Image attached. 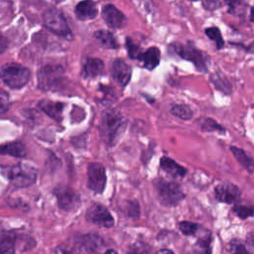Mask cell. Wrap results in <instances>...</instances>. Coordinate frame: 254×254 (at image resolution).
I'll return each mask as SVG.
<instances>
[{
    "instance_id": "12",
    "label": "cell",
    "mask_w": 254,
    "mask_h": 254,
    "mask_svg": "<svg viewBox=\"0 0 254 254\" xmlns=\"http://www.w3.org/2000/svg\"><path fill=\"white\" fill-rule=\"evenodd\" d=\"M110 73L113 79L121 86L127 85L131 79L132 69L129 64H127L121 59H115L110 64Z\"/></svg>"
},
{
    "instance_id": "5",
    "label": "cell",
    "mask_w": 254,
    "mask_h": 254,
    "mask_svg": "<svg viewBox=\"0 0 254 254\" xmlns=\"http://www.w3.org/2000/svg\"><path fill=\"white\" fill-rule=\"evenodd\" d=\"M0 76L3 81L12 88H21L31 77L30 70L19 64H6L0 69Z\"/></svg>"
},
{
    "instance_id": "26",
    "label": "cell",
    "mask_w": 254,
    "mask_h": 254,
    "mask_svg": "<svg viewBox=\"0 0 254 254\" xmlns=\"http://www.w3.org/2000/svg\"><path fill=\"white\" fill-rule=\"evenodd\" d=\"M205 35L211 39L213 42H215V46L217 50H220L224 46V41L222 38V35L220 33V30L217 27H209L205 29L204 31Z\"/></svg>"
},
{
    "instance_id": "37",
    "label": "cell",
    "mask_w": 254,
    "mask_h": 254,
    "mask_svg": "<svg viewBox=\"0 0 254 254\" xmlns=\"http://www.w3.org/2000/svg\"><path fill=\"white\" fill-rule=\"evenodd\" d=\"M157 254H174V253L170 249H161V250H159V252Z\"/></svg>"
},
{
    "instance_id": "36",
    "label": "cell",
    "mask_w": 254,
    "mask_h": 254,
    "mask_svg": "<svg viewBox=\"0 0 254 254\" xmlns=\"http://www.w3.org/2000/svg\"><path fill=\"white\" fill-rule=\"evenodd\" d=\"M7 48H8V41L2 34H0V54L5 52Z\"/></svg>"
},
{
    "instance_id": "1",
    "label": "cell",
    "mask_w": 254,
    "mask_h": 254,
    "mask_svg": "<svg viewBox=\"0 0 254 254\" xmlns=\"http://www.w3.org/2000/svg\"><path fill=\"white\" fill-rule=\"evenodd\" d=\"M125 125L126 120L119 111L115 109L103 111L99 122V134L101 139L108 146L114 145L124 131Z\"/></svg>"
},
{
    "instance_id": "4",
    "label": "cell",
    "mask_w": 254,
    "mask_h": 254,
    "mask_svg": "<svg viewBox=\"0 0 254 254\" xmlns=\"http://www.w3.org/2000/svg\"><path fill=\"white\" fill-rule=\"evenodd\" d=\"M170 49L173 50L180 58L191 62L195 68L200 72L207 71L209 62L208 55L196 49L191 42H188L187 44L174 43L171 45Z\"/></svg>"
},
{
    "instance_id": "6",
    "label": "cell",
    "mask_w": 254,
    "mask_h": 254,
    "mask_svg": "<svg viewBox=\"0 0 254 254\" xmlns=\"http://www.w3.org/2000/svg\"><path fill=\"white\" fill-rule=\"evenodd\" d=\"M5 174L14 186L19 188H27L36 182L38 172L31 165L19 163L7 169Z\"/></svg>"
},
{
    "instance_id": "28",
    "label": "cell",
    "mask_w": 254,
    "mask_h": 254,
    "mask_svg": "<svg viewBox=\"0 0 254 254\" xmlns=\"http://www.w3.org/2000/svg\"><path fill=\"white\" fill-rule=\"evenodd\" d=\"M229 254H250L245 245L239 240H232L229 243Z\"/></svg>"
},
{
    "instance_id": "15",
    "label": "cell",
    "mask_w": 254,
    "mask_h": 254,
    "mask_svg": "<svg viewBox=\"0 0 254 254\" xmlns=\"http://www.w3.org/2000/svg\"><path fill=\"white\" fill-rule=\"evenodd\" d=\"M74 13L78 20L87 21L94 19L97 16L98 10L93 1H81L75 6Z\"/></svg>"
},
{
    "instance_id": "25",
    "label": "cell",
    "mask_w": 254,
    "mask_h": 254,
    "mask_svg": "<svg viewBox=\"0 0 254 254\" xmlns=\"http://www.w3.org/2000/svg\"><path fill=\"white\" fill-rule=\"evenodd\" d=\"M171 113L183 120H189L192 117L191 109L186 104H175L171 108Z\"/></svg>"
},
{
    "instance_id": "35",
    "label": "cell",
    "mask_w": 254,
    "mask_h": 254,
    "mask_svg": "<svg viewBox=\"0 0 254 254\" xmlns=\"http://www.w3.org/2000/svg\"><path fill=\"white\" fill-rule=\"evenodd\" d=\"M131 205L129 206V211L128 214L131 216H137L139 214V205L136 201H132L130 202Z\"/></svg>"
},
{
    "instance_id": "29",
    "label": "cell",
    "mask_w": 254,
    "mask_h": 254,
    "mask_svg": "<svg viewBox=\"0 0 254 254\" xmlns=\"http://www.w3.org/2000/svg\"><path fill=\"white\" fill-rule=\"evenodd\" d=\"M180 230L185 234V235H194L196 231L198 230L199 225L193 222L190 221H182L179 224Z\"/></svg>"
},
{
    "instance_id": "10",
    "label": "cell",
    "mask_w": 254,
    "mask_h": 254,
    "mask_svg": "<svg viewBox=\"0 0 254 254\" xmlns=\"http://www.w3.org/2000/svg\"><path fill=\"white\" fill-rule=\"evenodd\" d=\"M86 220L100 227L110 228L114 225V218L109 210L100 203L92 204L86 211Z\"/></svg>"
},
{
    "instance_id": "8",
    "label": "cell",
    "mask_w": 254,
    "mask_h": 254,
    "mask_svg": "<svg viewBox=\"0 0 254 254\" xmlns=\"http://www.w3.org/2000/svg\"><path fill=\"white\" fill-rule=\"evenodd\" d=\"M64 69L61 65L47 64L38 71V85L43 90L56 89L64 80Z\"/></svg>"
},
{
    "instance_id": "27",
    "label": "cell",
    "mask_w": 254,
    "mask_h": 254,
    "mask_svg": "<svg viewBox=\"0 0 254 254\" xmlns=\"http://www.w3.org/2000/svg\"><path fill=\"white\" fill-rule=\"evenodd\" d=\"M126 49L130 59L140 61L143 52L141 48L136 43H134L130 38H126Z\"/></svg>"
},
{
    "instance_id": "17",
    "label": "cell",
    "mask_w": 254,
    "mask_h": 254,
    "mask_svg": "<svg viewBox=\"0 0 254 254\" xmlns=\"http://www.w3.org/2000/svg\"><path fill=\"white\" fill-rule=\"evenodd\" d=\"M38 105L51 118H53L54 120H57V121H62L63 110L64 107V104L63 102H57V101L44 99V100H41Z\"/></svg>"
},
{
    "instance_id": "19",
    "label": "cell",
    "mask_w": 254,
    "mask_h": 254,
    "mask_svg": "<svg viewBox=\"0 0 254 254\" xmlns=\"http://www.w3.org/2000/svg\"><path fill=\"white\" fill-rule=\"evenodd\" d=\"M161 53L157 47H151L143 52L140 61L143 63V66L149 70L156 68L160 63Z\"/></svg>"
},
{
    "instance_id": "2",
    "label": "cell",
    "mask_w": 254,
    "mask_h": 254,
    "mask_svg": "<svg viewBox=\"0 0 254 254\" xmlns=\"http://www.w3.org/2000/svg\"><path fill=\"white\" fill-rule=\"evenodd\" d=\"M104 245L103 239L94 233L70 238L57 248L58 254H92Z\"/></svg>"
},
{
    "instance_id": "33",
    "label": "cell",
    "mask_w": 254,
    "mask_h": 254,
    "mask_svg": "<svg viewBox=\"0 0 254 254\" xmlns=\"http://www.w3.org/2000/svg\"><path fill=\"white\" fill-rule=\"evenodd\" d=\"M244 3L241 2V1H230V2H227V5L229 6V9H228V13H231V14H239L240 13V10L242 9V7H240L241 5H243Z\"/></svg>"
},
{
    "instance_id": "24",
    "label": "cell",
    "mask_w": 254,
    "mask_h": 254,
    "mask_svg": "<svg viewBox=\"0 0 254 254\" xmlns=\"http://www.w3.org/2000/svg\"><path fill=\"white\" fill-rule=\"evenodd\" d=\"M210 242H211V237L210 233L204 234L202 237H200L195 246H194V251L196 254H210Z\"/></svg>"
},
{
    "instance_id": "20",
    "label": "cell",
    "mask_w": 254,
    "mask_h": 254,
    "mask_svg": "<svg viewBox=\"0 0 254 254\" xmlns=\"http://www.w3.org/2000/svg\"><path fill=\"white\" fill-rule=\"evenodd\" d=\"M15 234L0 230V254H15Z\"/></svg>"
},
{
    "instance_id": "32",
    "label": "cell",
    "mask_w": 254,
    "mask_h": 254,
    "mask_svg": "<svg viewBox=\"0 0 254 254\" xmlns=\"http://www.w3.org/2000/svg\"><path fill=\"white\" fill-rule=\"evenodd\" d=\"M8 108H9V96L5 91L0 90V114L6 112Z\"/></svg>"
},
{
    "instance_id": "7",
    "label": "cell",
    "mask_w": 254,
    "mask_h": 254,
    "mask_svg": "<svg viewBox=\"0 0 254 254\" xmlns=\"http://www.w3.org/2000/svg\"><path fill=\"white\" fill-rule=\"evenodd\" d=\"M43 21L46 28L61 37H71V32L64 13L55 7L47 9L43 14Z\"/></svg>"
},
{
    "instance_id": "21",
    "label": "cell",
    "mask_w": 254,
    "mask_h": 254,
    "mask_svg": "<svg viewBox=\"0 0 254 254\" xmlns=\"http://www.w3.org/2000/svg\"><path fill=\"white\" fill-rule=\"evenodd\" d=\"M94 37L97 42L105 49H117L119 47L116 38L113 33L106 30H98L94 33Z\"/></svg>"
},
{
    "instance_id": "38",
    "label": "cell",
    "mask_w": 254,
    "mask_h": 254,
    "mask_svg": "<svg viewBox=\"0 0 254 254\" xmlns=\"http://www.w3.org/2000/svg\"><path fill=\"white\" fill-rule=\"evenodd\" d=\"M101 254H117V252L115 250H113V249H108L104 253H101Z\"/></svg>"
},
{
    "instance_id": "34",
    "label": "cell",
    "mask_w": 254,
    "mask_h": 254,
    "mask_svg": "<svg viewBox=\"0 0 254 254\" xmlns=\"http://www.w3.org/2000/svg\"><path fill=\"white\" fill-rule=\"evenodd\" d=\"M202 5L207 10H214L219 8L222 5V2L216 1V0H207V1H202Z\"/></svg>"
},
{
    "instance_id": "23",
    "label": "cell",
    "mask_w": 254,
    "mask_h": 254,
    "mask_svg": "<svg viewBox=\"0 0 254 254\" xmlns=\"http://www.w3.org/2000/svg\"><path fill=\"white\" fill-rule=\"evenodd\" d=\"M0 154L11 155L14 157L22 158L26 155V148L21 142L8 143L6 145L0 146Z\"/></svg>"
},
{
    "instance_id": "3",
    "label": "cell",
    "mask_w": 254,
    "mask_h": 254,
    "mask_svg": "<svg viewBox=\"0 0 254 254\" xmlns=\"http://www.w3.org/2000/svg\"><path fill=\"white\" fill-rule=\"evenodd\" d=\"M153 185L158 199L163 205L175 206L185 197L184 190L178 183L159 178L154 181Z\"/></svg>"
},
{
    "instance_id": "14",
    "label": "cell",
    "mask_w": 254,
    "mask_h": 254,
    "mask_svg": "<svg viewBox=\"0 0 254 254\" xmlns=\"http://www.w3.org/2000/svg\"><path fill=\"white\" fill-rule=\"evenodd\" d=\"M54 193L58 198L60 208L64 210L73 209L79 201L78 195L68 187H59L54 190Z\"/></svg>"
},
{
    "instance_id": "16",
    "label": "cell",
    "mask_w": 254,
    "mask_h": 254,
    "mask_svg": "<svg viewBox=\"0 0 254 254\" xmlns=\"http://www.w3.org/2000/svg\"><path fill=\"white\" fill-rule=\"evenodd\" d=\"M104 73V63L97 58H87L83 67L82 74L86 78H92Z\"/></svg>"
},
{
    "instance_id": "22",
    "label": "cell",
    "mask_w": 254,
    "mask_h": 254,
    "mask_svg": "<svg viewBox=\"0 0 254 254\" xmlns=\"http://www.w3.org/2000/svg\"><path fill=\"white\" fill-rule=\"evenodd\" d=\"M230 151L232 152V154L234 155V157L236 158V160L250 173H253V168H254V164H253V159L247 155V153L238 147H230Z\"/></svg>"
},
{
    "instance_id": "11",
    "label": "cell",
    "mask_w": 254,
    "mask_h": 254,
    "mask_svg": "<svg viewBox=\"0 0 254 254\" xmlns=\"http://www.w3.org/2000/svg\"><path fill=\"white\" fill-rule=\"evenodd\" d=\"M214 195L218 201L230 204L239 199L240 190L236 185L229 182H225L215 187Z\"/></svg>"
},
{
    "instance_id": "13",
    "label": "cell",
    "mask_w": 254,
    "mask_h": 254,
    "mask_svg": "<svg viewBox=\"0 0 254 254\" xmlns=\"http://www.w3.org/2000/svg\"><path fill=\"white\" fill-rule=\"evenodd\" d=\"M102 18L111 29H121L127 23L125 15L112 4H106L102 8Z\"/></svg>"
},
{
    "instance_id": "31",
    "label": "cell",
    "mask_w": 254,
    "mask_h": 254,
    "mask_svg": "<svg viewBox=\"0 0 254 254\" xmlns=\"http://www.w3.org/2000/svg\"><path fill=\"white\" fill-rule=\"evenodd\" d=\"M233 211L236 213L238 217L241 219H246L248 217H251L253 215V208L252 206H247V205H240L236 204L233 207Z\"/></svg>"
},
{
    "instance_id": "9",
    "label": "cell",
    "mask_w": 254,
    "mask_h": 254,
    "mask_svg": "<svg viewBox=\"0 0 254 254\" xmlns=\"http://www.w3.org/2000/svg\"><path fill=\"white\" fill-rule=\"evenodd\" d=\"M106 185V171L100 163H90L87 167V188L95 193L103 192Z\"/></svg>"
},
{
    "instance_id": "30",
    "label": "cell",
    "mask_w": 254,
    "mask_h": 254,
    "mask_svg": "<svg viewBox=\"0 0 254 254\" xmlns=\"http://www.w3.org/2000/svg\"><path fill=\"white\" fill-rule=\"evenodd\" d=\"M201 129L203 131H207V132H211V131H224L225 130L222 125L217 123L212 118H206L203 121L202 125H201Z\"/></svg>"
},
{
    "instance_id": "18",
    "label": "cell",
    "mask_w": 254,
    "mask_h": 254,
    "mask_svg": "<svg viewBox=\"0 0 254 254\" xmlns=\"http://www.w3.org/2000/svg\"><path fill=\"white\" fill-rule=\"evenodd\" d=\"M160 166L163 171H165L168 175H170L173 178L182 179L185 177L187 173V169L183 166L179 165L177 162L172 160L169 157H162L160 160Z\"/></svg>"
}]
</instances>
